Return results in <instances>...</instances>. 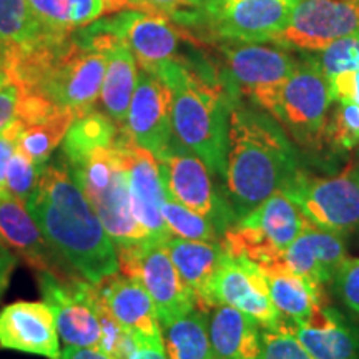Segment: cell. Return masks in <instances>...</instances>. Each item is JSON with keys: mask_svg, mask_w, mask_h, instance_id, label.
Instances as JSON below:
<instances>
[{"mask_svg": "<svg viewBox=\"0 0 359 359\" xmlns=\"http://www.w3.org/2000/svg\"><path fill=\"white\" fill-rule=\"evenodd\" d=\"M299 172L293 142L281 125L241 98L233 100L223 180L236 219L285 190Z\"/></svg>", "mask_w": 359, "mask_h": 359, "instance_id": "7a4b0ae2", "label": "cell"}, {"mask_svg": "<svg viewBox=\"0 0 359 359\" xmlns=\"http://www.w3.org/2000/svg\"><path fill=\"white\" fill-rule=\"evenodd\" d=\"M118 125L109 115L98 110H90L77 116L70 125L64 142L60 145V156L64 160H74L93 148L111 145L120 133Z\"/></svg>", "mask_w": 359, "mask_h": 359, "instance_id": "f1b7e54d", "label": "cell"}, {"mask_svg": "<svg viewBox=\"0 0 359 359\" xmlns=\"http://www.w3.org/2000/svg\"><path fill=\"white\" fill-rule=\"evenodd\" d=\"M0 348L60 359L55 314L45 302H17L0 311Z\"/></svg>", "mask_w": 359, "mask_h": 359, "instance_id": "44dd1931", "label": "cell"}, {"mask_svg": "<svg viewBox=\"0 0 359 359\" xmlns=\"http://www.w3.org/2000/svg\"><path fill=\"white\" fill-rule=\"evenodd\" d=\"M22 97L24 90L13 80H7L6 83L0 85V128L15 122L20 111Z\"/></svg>", "mask_w": 359, "mask_h": 359, "instance_id": "f35d334b", "label": "cell"}, {"mask_svg": "<svg viewBox=\"0 0 359 359\" xmlns=\"http://www.w3.org/2000/svg\"><path fill=\"white\" fill-rule=\"evenodd\" d=\"M210 303L212 309L218 304L240 309L266 331H280L290 325L269 299L263 269L241 257L226 253L223 258L210 285Z\"/></svg>", "mask_w": 359, "mask_h": 359, "instance_id": "9a60e30c", "label": "cell"}, {"mask_svg": "<svg viewBox=\"0 0 359 359\" xmlns=\"http://www.w3.org/2000/svg\"><path fill=\"white\" fill-rule=\"evenodd\" d=\"M17 266V255L0 240V298L6 293L12 273Z\"/></svg>", "mask_w": 359, "mask_h": 359, "instance_id": "7bdbcfd3", "label": "cell"}, {"mask_svg": "<svg viewBox=\"0 0 359 359\" xmlns=\"http://www.w3.org/2000/svg\"><path fill=\"white\" fill-rule=\"evenodd\" d=\"M105 4H107V7H109V13L118 12V11H122V8L127 7L125 0H105Z\"/></svg>", "mask_w": 359, "mask_h": 359, "instance_id": "7dc6e473", "label": "cell"}, {"mask_svg": "<svg viewBox=\"0 0 359 359\" xmlns=\"http://www.w3.org/2000/svg\"><path fill=\"white\" fill-rule=\"evenodd\" d=\"M353 34H359V0H299L280 43L318 52Z\"/></svg>", "mask_w": 359, "mask_h": 359, "instance_id": "2e32d148", "label": "cell"}, {"mask_svg": "<svg viewBox=\"0 0 359 359\" xmlns=\"http://www.w3.org/2000/svg\"><path fill=\"white\" fill-rule=\"evenodd\" d=\"M60 359H109L105 354L92 348L65 346L60 354Z\"/></svg>", "mask_w": 359, "mask_h": 359, "instance_id": "ee69618b", "label": "cell"}, {"mask_svg": "<svg viewBox=\"0 0 359 359\" xmlns=\"http://www.w3.org/2000/svg\"><path fill=\"white\" fill-rule=\"evenodd\" d=\"M326 143L339 150H353L359 145V105L348 98H339L334 114L330 116Z\"/></svg>", "mask_w": 359, "mask_h": 359, "instance_id": "e575fe53", "label": "cell"}, {"mask_svg": "<svg viewBox=\"0 0 359 359\" xmlns=\"http://www.w3.org/2000/svg\"><path fill=\"white\" fill-rule=\"evenodd\" d=\"M293 7V0H185L168 19L196 42L280 43Z\"/></svg>", "mask_w": 359, "mask_h": 359, "instance_id": "5b68a950", "label": "cell"}, {"mask_svg": "<svg viewBox=\"0 0 359 359\" xmlns=\"http://www.w3.org/2000/svg\"><path fill=\"white\" fill-rule=\"evenodd\" d=\"M79 32L105 57V75L102 82L100 102L105 114L120 128H123L130 102H132L138 82L137 58L128 43L116 35L93 32L87 27L80 29Z\"/></svg>", "mask_w": 359, "mask_h": 359, "instance_id": "7402d4cb", "label": "cell"}, {"mask_svg": "<svg viewBox=\"0 0 359 359\" xmlns=\"http://www.w3.org/2000/svg\"><path fill=\"white\" fill-rule=\"evenodd\" d=\"M43 170L45 168L35 165L24 151L15 148L7 165L6 191L8 195L27 203L30 196L34 195L35 188H37L40 178H42Z\"/></svg>", "mask_w": 359, "mask_h": 359, "instance_id": "d590c367", "label": "cell"}, {"mask_svg": "<svg viewBox=\"0 0 359 359\" xmlns=\"http://www.w3.org/2000/svg\"><path fill=\"white\" fill-rule=\"evenodd\" d=\"M327 82L344 72L359 70V34L334 40L314 57Z\"/></svg>", "mask_w": 359, "mask_h": 359, "instance_id": "d6a6232c", "label": "cell"}, {"mask_svg": "<svg viewBox=\"0 0 359 359\" xmlns=\"http://www.w3.org/2000/svg\"><path fill=\"white\" fill-rule=\"evenodd\" d=\"M93 32H107L123 39L132 48L140 69L154 72L180 57V43L185 35L167 15L125 7L105 13L87 25Z\"/></svg>", "mask_w": 359, "mask_h": 359, "instance_id": "5bb4252c", "label": "cell"}, {"mask_svg": "<svg viewBox=\"0 0 359 359\" xmlns=\"http://www.w3.org/2000/svg\"><path fill=\"white\" fill-rule=\"evenodd\" d=\"M290 326L280 331L262 333V359H314L290 331Z\"/></svg>", "mask_w": 359, "mask_h": 359, "instance_id": "8d00e7d4", "label": "cell"}, {"mask_svg": "<svg viewBox=\"0 0 359 359\" xmlns=\"http://www.w3.org/2000/svg\"><path fill=\"white\" fill-rule=\"evenodd\" d=\"M40 230L57 253L90 283L120 271L116 246L65 161H48L27 201Z\"/></svg>", "mask_w": 359, "mask_h": 359, "instance_id": "6da1fadb", "label": "cell"}, {"mask_svg": "<svg viewBox=\"0 0 359 359\" xmlns=\"http://www.w3.org/2000/svg\"><path fill=\"white\" fill-rule=\"evenodd\" d=\"M168 359H215L208 333V314L195 308L161 327Z\"/></svg>", "mask_w": 359, "mask_h": 359, "instance_id": "83f0119b", "label": "cell"}, {"mask_svg": "<svg viewBox=\"0 0 359 359\" xmlns=\"http://www.w3.org/2000/svg\"><path fill=\"white\" fill-rule=\"evenodd\" d=\"M128 359H168L163 346H138Z\"/></svg>", "mask_w": 359, "mask_h": 359, "instance_id": "f6af8a7d", "label": "cell"}, {"mask_svg": "<svg viewBox=\"0 0 359 359\" xmlns=\"http://www.w3.org/2000/svg\"><path fill=\"white\" fill-rule=\"evenodd\" d=\"M172 90V127L180 145L205 161L210 172L224 177L230 109L236 95L212 67L178 57L154 72Z\"/></svg>", "mask_w": 359, "mask_h": 359, "instance_id": "277c9868", "label": "cell"}, {"mask_svg": "<svg viewBox=\"0 0 359 359\" xmlns=\"http://www.w3.org/2000/svg\"><path fill=\"white\" fill-rule=\"evenodd\" d=\"M208 333L215 359H262V326L240 309L215 306Z\"/></svg>", "mask_w": 359, "mask_h": 359, "instance_id": "d4e9b609", "label": "cell"}, {"mask_svg": "<svg viewBox=\"0 0 359 359\" xmlns=\"http://www.w3.org/2000/svg\"><path fill=\"white\" fill-rule=\"evenodd\" d=\"M293 2H294V4H296V2H299V0H293Z\"/></svg>", "mask_w": 359, "mask_h": 359, "instance_id": "c3c4849f", "label": "cell"}, {"mask_svg": "<svg viewBox=\"0 0 359 359\" xmlns=\"http://www.w3.org/2000/svg\"><path fill=\"white\" fill-rule=\"evenodd\" d=\"M161 217L167 223L170 233L175 236L185 238V240L210 241V243H218L223 238L213 222L170 198L168 195L161 206Z\"/></svg>", "mask_w": 359, "mask_h": 359, "instance_id": "1f68e13d", "label": "cell"}, {"mask_svg": "<svg viewBox=\"0 0 359 359\" xmlns=\"http://www.w3.org/2000/svg\"><path fill=\"white\" fill-rule=\"evenodd\" d=\"M161 180L170 198L193 212L203 215L223 233L236 222L230 205L219 198L212 182V172L205 161L175 140L158 160Z\"/></svg>", "mask_w": 359, "mask_h": 359, "instance_id": "4fadbf2b", "label": "cell"}, {"mask_svg": "<svg viewBox=\"0 0 359 359\" xmlns=\"http://www.w3.org/2000/svg\"><path fill=\"white\" fill-rule=\"evenodd\" d=\"M64 161L116 248L140 245L148 238H154L133 213L118 137L111 145L93 148L88 154Z\"/></svg>", "mask_w": 359, "mask_h": 359, "instance_id": "8992f818", "label": "cell"}, {"mask_svg": "<svg viewBox=\"0 0 359 359\" xmlns=\"http://www.w3.org/2000/svg\"><path fill=\"white\" fill-rule=\"evenodd\" d=\"M45 37L27 0H0V45L22 47Z\"/></svg>", "mask_w": 359, "mask_h": 359, "instance_id": "4dcf8cb0", "label": "cell"}, {"mask_svg": "<svg viewBox=\"0 0 359 359\" xmlns=\"http://www.w3.org/2000/svg\"><path fill=\"white\" fill-rule=\"evenodd\" d=\"M95 286L109 313L133 336L138 346H163L155 303L140 283L116 271Z\"/></svg>", "mask_w": 359, "mask_h": 359, "instance_id": "ffe728a7", "label": "cell"}, {"mask_svg": "<svg viewBox=\"0 0 359 359\" xmlns=\"http://www.w3.org/2000/svg\"><path fill=\"white\" fill-rule=\"evenodd\" d=\"M281 193L318 228L341 236L353 233L359 228V155L326 178L299 172Z\"/></svg>", "mask_w": 359, "mask_h": 359, "instance_id": "9c48e42d", "label": "cell"}, {"mask_svg": "<svg viewBox=\"0 0 359 359\" xmlns=\"http://www.w3.org/2000/svg\"><path fill=\"white\" fill-rule=\"evenodd\" d=\"M118 145L122 150L130 198L135 217L154 238H168L167 223L161 217V206L167 200L163 180H161L158 160L145 148L135 145L128 135L120 130Z\"/></svg>", "mask_w": 359, "mask_h": 359, "instance_id": "ac0fdd59", "label": "cell"}, {"mask_svg": "<svg viewBox=\"0 0 359 359\" xmlns=\"http://www.w3.org/2000/svg\"><path fill=\"white\" fill-rule=\"evenodd\" d=\"M165 246L183 283L190 288L196 308L208 313L212 309L210 285L223 258L226 257V250L222 241L210 243L170 235L165 238Z\"/></svg>", "mask_w": 359, "mask_h": 359, "instance_id": "cb8c5ba5", "label": "cell"}, {"mask_svg": "<svg viewBox=\"0 0 359 359\" xmlns=\"http://www.w3.org/2000/svg\"><path fill=\"white\" fill-rule=\"evenodd\" d=\"M22 123L19 120L0 128V193L6 191V172L11 156L17 148V140L22 132Z\"/></svg>", "mask_w": 359, "mask_h": 359, "instance_id": "ab89813d", "label": "cell"}, {"mask_svg": "<svg viewBox=\"0 0 359 359\" xmlns=\"http://www.w3.org/2000/svg\"><path fill=\"white\" fill-rule=\"evenodd\" d=\"M334 288L341 302L359 314V258H346L334 276Z\"/></svg>", "mask_w": 359, "mask_h": 359, "instance_id": "74e56055", "label": "cell"}, {"mask_svg": "<svg viewBox=\"0 0 359 359\" xmlns=\"http://www.w3.org/2000/svg\"><path fill=\"white\" fill-rule=\"evenodd\" d=\"M125 4L128 8L170 17L177 8L185 4V0H125Z\"/></svg>", "mask_w": 359, "mask_h": 359, "instance_id": "b9f144b4", "label": "cell"}, {"mask_svg": "<svg viewBox=\"0 0 359 359\" xmlns=\"http://www.w3.org/2000/svg\"><path fill=\"white\" fill-rule=\"evenodd\" d=\"M0 240L39 273H53L57 276L77 273L48 243L25 201L7 191L0 193Z\"/></svg>", "mask_w": 359, "mask_h": 359, "instance_id": "d6986e66", "label": "cell"}, {"mask_svg": "<svg viewBox=\"0 0 359 359\" xmlns=\"http://www.w3.org/2000/svg\"><path fill=\"white\" fill-rule=\"evenodd\" d=\"M263 275L269 299L290 325L298 326L313 321L318 311L327 304L323 286L313 285L283 269H263Z\"/></svg>", "mask_w": 359, "mask_h": 359, "instance_id": "484cf974", "label": "cell"}, {"mask_svg": "<svg viewBox=\"0 0 359 359\" xmlns=\"http://www.w3.org/2000/svg\"><path fill=\"white\" fill-rule=\"evenodd\" d=\"M11 80L29 95L45 98L77 116L93 110L98 98L105 57L80 32L42 37L22 47H6Z\"/></svg>", "mask_w": 359, "mask_h": 359, "instance_id": "3957f363", "label": "cell"}, {"mask_svg": "<svg viewBox=\"0 0 359 359\" xmlns=\"http://www.w3.org/2000/svg\"><path fill=\"white\" fill-rule=\"evenodd\" d=\"M212 45L224 60L219 75L228 90L236 97L245 93L263 110L299 62L283 48L264 43L222 40Z\"/></svg>", "mask_w": 359, "mask_h": 359, "instance_id": "8fae6325", "label": "cell"}, {"mask_svg": "<svg viewBox=\"0 0 359 359\" xmlns=\"http://www.w3.org/2000/svg\"><path fill=\"white\" fill-rule=\"evenodd\" d=\"M306 218L285 193L278 191L223 233L222 245L230 257L250 259L273 269L288 246L302 235Z\"/></svg>", "mask_w": 359, "mask_h": 359, "instance_id": "ba28073f", "label": "cell"}, {"mask_svg": "<svg viewBox=\"0 0 359 359\" xmlns=\"http://www.w3.org/2000/svg\"><path fill=\"white\" fill-rule=\"evenodd\" d=\"M290 331L314 359H359V330L330 304Z\"/></svg>", "mask_w": 359, "mask_h": 359, "instance_id": "603a6c76", "label": "cell"}, {"mask_svg": "<svg viewBox=\"0 0 359 359\" xmlns=\"http://www.w3.org/2000/svg\"><path fill=\"white\" fill-rule=\"evenodd\" d=\"M98 321H100V343L98 351L109 359H128L138 349V343L127 330H123L111 316L98 294Z\"/></svg>", "mask_w": 359, "mask_h": 359, "instance_id": "836d02e7", "label": "cell"}, {"mask_svg": "<svg viewBox=\"0 0 359 359\" xmlns=\"http://www.w3.org/2000/svg\"><path fill=\"white\" fill-rule=\"evenodd\" d=\"M77 118L72 110H58L42 122L22 128L17 148L29 156L35 165L45 168L58 145H62L70 125Z\"/></svg>", "mask_w": 359, "mask_h": 359, "instance_id": "f546056e", "label": "cell"}, {"mask_svg": "<svg viewBox=\"0 0 359 359\" xmlns=\"http://www.w3.org/2000/svg\"><path fill=\"white\" fill-rule=\"evenodd\" d=\"M7 80H11L7 72V52H6V47L0 45V85L6 83Z\"/></svg>", "mask_w": 359, "mask_h": 359, "instance_id": "bcb514c9", "label": "cell"}, {"mask_svg": "<svg viewBox=\"0 0 359 359\" xmlns=\"http://www.w3.org/2000/svg\"><path fill=\"white\" fill-rule=\"evenodd\" d=\"M333 100V90L318 62L306 57L298 62L264 110L299 147L318 151L326 143Z\"/></svg>", "mask_w": 359, "mask_h": 359, "instance_id": "52a82bcc", "label": "cell"}, {"mask_svg": "<svg viewBox=\"0 0 359 359\" xmlns=\"http://www.w3.org/2000/svg\"><path fill=\"white\" fill-rule=\"evenodd\" d=\"M45 37H64L109 13L105 0H27Z\"/></svg>", "mask_w": 359, "mask_h": 359, "instance_id": "4316f807", "label": "cell"}, {"mask_svg": "<svg viewBox=\"0 0 359 359\" xmlns=\"http://www.w3.org/2000/svg\"><path fill=\"white\" fill-rule=\"evenodd\" d=\"M333 90L334 100L339 98H348L359 105V70L344 72V74L336 75L330 82Z\"/></svg>", "mask_w": 359, "mask_h": 359, "instance_id": "60d3db41", "label": "cell"}, {"mask_svg": "<svg viewBox=\"0 0 359 359\" xmlns=\"http://www.w3.org/2000/svg\"><path fill=\"white\" fill-rule=\"evenodd\" d=\"M123 132L135 145L160 160L172 148V90L151 72L138 69V82L130 102Z\"/></svg>", "mask_w": 359, "mask_h": 359, "instance_id": "e0dca14e", "label": "cell"}, {"mask_svg": "<svg viewBox=\"0 0 359 359\" xmlns=\"http://www.w3.org/2000/svg\"><path fill=\"white\" fill-rule=\"evenodd\" d=\"M43 302L55 314L57 331L65 346L97 349L100 343L98 291L95 283L80 275L57 276L39 273Z\"/></svg>", "mask_w": 359, "mask_h": 359, "instance_id": "7c38bea8", "label": "cell"}, {"mask_svg": "<svg viewBox=\"0 0 359 359\" xmlns=\"http://www.w3.org/2000/svg\"><path fill=\"white\" fill-rule=\"evenodd\" d=\"M120 273L133 278L154 299L161 327L196 308L191 291L170 258L163 238H148L140 245L116 248Z\"/></svg>", "mask_w": 359, "mask_h": 359, "instance_id": "30bf717a", "label": "cell"}]
</instances>
